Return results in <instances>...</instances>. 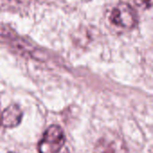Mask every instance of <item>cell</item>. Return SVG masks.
I'll use <instances>...</instances> for the list:
<instances>
[{"label": "cell", "instance_id": "cell-1", "mask_svg": "<svg viewBox=\"0 0 153 153\" xmlns=\"http://www.w3.org/2000/svg\"><path fill=\"white\" fill-rule=\"evenodd\" d=\"M109 21L112 25L122 30L133 29L137 22L135 11L126 3H120L116 5L110 14Z\"/></svg>", "mask_w": 153, "mask_h": 153}, {"label": "cell", "instance_id": "cell-2", "mask_svg": "<svg viewBox=\"0 0 153 153\" xmlns=\"http://www.w3.org/2000/svg\"><path fill=\"white\" fill-rule=\"evenodd\" d=\"M65 142V134L58 126H50L39 143V153H59Z\"/></svg>", "mask_w": 153, "mask_h": 153}, {"label": "cell", "instance_id": "cell-3", "mask_svg": "<svg viewBox=\"0 0 153 153\" xmlns=\"http://www.w3.org/2000/svg\"><path fill=\"white\" fill-rule=\"evenodd\" d=\"M94 153H128L124 140L115 133L104 134L96 143Z\"/></svg>", "mask_w": 153, "mask_h": 153}, {"label": "cell", "instance_id": "cell-4", "mask_svg": "<svg viewBox=\"0 0 153 153\" xmlns=\"http://www.w3.org/2000/svg\"><path fill=\"white\" fill-rule=\"evenodd\" d=\"M22 118V111L21 108L16 104H12L3 111L0 124L5 128H13L21 123Z\"/></svg>", "mask_w": 153, "mask_h": 153}, {"label": "cell", "instance_id": "cell-5", "mask_svg": "<svg viewBox=\"0 0 153 153\" xmlns=\"http://www.w3.org/2000/svg\"><path fill=\"white\" fill-rule=\"evenodd\" d=\"M135 4L143 8V9H149L152 5V0H134Z\"/></svg>", "mask_w": 153, "mask_h": 153}, {"label": "cell", "instance_id": "cell-6", "mask_svg": "<svg viewBox=\"0 0 153 153\" xmlns=\"http://www.w3.org/2000/svg\"><path fill=\"white\" fill-rule=\"evenodd\" d=\"M10 153H13V152H10Z\"/></svg>", "mask_w": 153, "mask_h": 153}, {"label": "cell", "instance_id": "cell-7", "mask_svg": "<svg viewBox=\"0 0 153 153\" xmlns=\"http://www.w3.org/2000/svg\"><path fill=\"white\" fill-rule=\"evenodd\" d=\"M0 125H1V124H0Z\"/></svg>", "mask_w": 153, "mask_h": 153}]
</instances>
